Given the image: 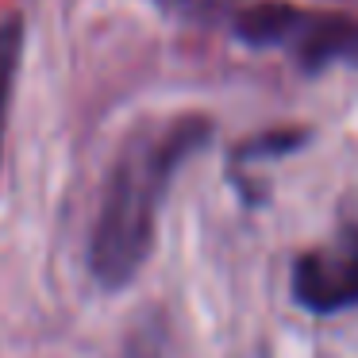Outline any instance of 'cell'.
<instances>
[{"label": "cell", "instance_id": "obj_4", "mask_svg": "<svg viewBox=\"0 0 358 358\" xmlns=\"http://www.w3.org/2000/svg\"><path fill=\"white\" fill-rule=\"evenodd\" d=\"M304 24V12H296L285 0H258L235 16V35L250 47H278L293 43L296 27Z\"/></svg>", "mask_w": 358, "mask_h": 358}, {"label": "cell", "instance_id": "obj_5", "mask_svg": "<svg viewBox=\"0 0 358 358\" xmlns=\"http://www.w3.org/2000/svg\"><path fill=\"white\" fill-rule=\"evenodd\" d=\"M20 55H24V20H0V162H4V124H8V101L20 73Z\"/></svg>", "mask_w": 358, "mask_h": 358}, {"label": "cell", "instance_id": "obj_6", "mask_svg": "<svg viewBox=\"0 0 358 358\" xmlns=\"http://www.w3.org/2000/svg\"><path fill=\"white\" fill-rule=\"evenodd\" d=\"M304 143V131H270L262 135V139L247 143V147L239 150V158H258V155H285V150L301 147Z\"/></svg>", "mask_w": 358, "mask_h": 358}, {"label": "cell", "instance_id": "obj_7", "mask_svg": "<svg viewBox=\"0 0 358 358\" xmlns=\"http://www.w3.org/2000/svg\"><path fill=\"white\" fill-rule=\"evenodd\" d=\"M220 0H158V8L166 16H178V20H189V24H204V20L216 12Z\"/></svg>", "mask_w": 358, "mask_h": 358}, {"label": "cell", "instance_id": "obj_2", "mask_svg": "<svg viewBox=\"0 0 358 358\" xmlns=\"http://www.w3.org/2000/svg\"><path fill=\"white\" fill-rule=\"evenodd\" d=\"M293 301L316 316L358 308V227L293 262Z\"/></svg>", "mask_w": 358, "mask_h": 358}, {"label": "cell", "instance_id": "obj_1", "mask_svg": "<svg viewBox=\"0 0 358 358\" xmlns=\"http://www.w3.org/2000/svg\"><path fill=\"white\" fill-rule=\"evenodd\" d=\"M208 135L212 124L204 116H181L135 131L120 150L89 239V270L104 289H124L143 270L155 247L166 189L181 162L208 143Z\"/></svg>", "mask_w": 358, "mask_h": 358}, {"label": "cell", "instance_id": "obj_3", "mask_svg": "<svg viewBox=\"0 0 358 358\" xmlns=\"http://www.w3.org/2000/svg\"><path fill=\"white\" fill-rule=\"evenodd\" d=\"M296 58L304 62V70H324L327 62H355L358 66V24L343 16H320L296 27L293 35Z\"/></svg>", "mask_w": 358, "mask_h": 358}]
</instances>
